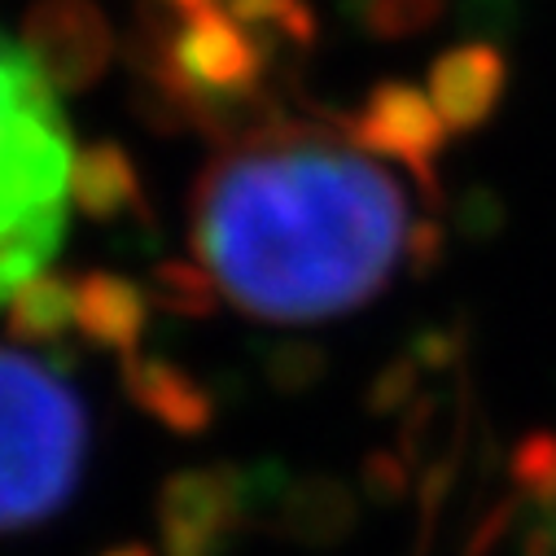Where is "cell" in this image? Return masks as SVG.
<instances>
[{"label": "cell", "instance_id": "obj_1", "mask_svg": "<svg viewBox=\"0 0 556 556\" xmlns=\"http://www.w3.org/2000/svg\"><path fill=\"white\" fill-rule=\"evenodd\" d=\"M333 123V118H329ZM329 123L267 114L193 185V250L219 294L271 325H316L377 299L407 263L403 185Z\"/></svg>", "mask_w": 556, "mask_h": 556}, {"label": "cell", "instance_id": "obj_2", "mask_svg": "<svg viewBox=\"0 0 556 556\" xmlns=\"http://www.w3.org/2000/svg\"><path fill=\"white\" fill-rule=\"evenodd\" d=\"M23 45L0 36V303L58 254L71 198V127Z\"/></svg>", "mask_w": 556, "mask_h": 556}, {"label": "cell", "instance_id": "obj_3", "mask_svg": "<svg viewBox=\"0 0 556 556\" xmlns=\"http://www.w3.org/2000/svg\"><path fill=\"white\" fill-rule=\"evenodd\" d=\"M88 412L58 368L0 346V534L53 517L84 469Z\"/></svg>", "mask_w": 556, "mask_h": 556}, {"label": "cell", "instance_id": "obj_4", "mask_svg": "<svg viewBox=\"0 0 556 556\" xmlns=\"http://www.w3.org/2000/svg\"><path fill=\"white\" fill-rule=\"evenodd\" d=\"M245 526H254L250 469L237 465L180 469L159 491L163 556H224Z\"/></svg>", "mask_w": 556, "mask_h": 556}, {"label": "cell", "instance_id": "obj_5", "mask_svg": "<svg viewBox=\"0 0 556 556\" xmlns=\"http://www.w3.org/2000/svg\"><path fill=\"white\" fill-rule=\"evenodd\" d=\"M342 127L372 159L399 163L430 206L439 202V154L447 146V123L439 118L426 92H416L412 84H399V79H386L364 97L355 118H342Z\"/></svg>", "mask_w": 556, "mask_h": 556}, {"label": "cell", "instance_id": "obj_6", "mask_svg": "<svg viewBox=\"0 0 556 556\" xmlns=\"http://www.w3.org/2000/svg\"><path fill=\"white\" fill-rule=\"evenodd\" d=\"M23 49L58 92H84L105 75L114 31L92 0H36L23 18Z\"/></svg>", "mask_w": 556, "mask_h": 556}, {"label": "cell", "instance_id": "obj_7", "mask_svg": "<svg viewBox=\"0 0 556 556\" xmlns=\"http://www.w3.org/2000/svg\"><path fill=\"white\" fill-rule=\"evenodd\" d=\"M258 526L299 547H333L359 526V495L329 473H290Z\"/></svg>", "mask_w": 556, "mask_h": 556}, {"label": "cell", "instance_id": "obj_8", "mask_svg": "<svg viewBox=\"0 0 556 556\" xmlns=\"http://www.w3.org/2000/svg\"><path fill=\"white\" fill-rule=\"evenodd\" d=\"M508 88V62L495 45H456L430 66V101L447 131H478Z\"/></svg>", "mask_w": 556, "mask_h": 556}, {"label": "cell", "instance_id": "obj_9", "mask_svg": "<svg viewBox=\"0 0 556 556\" xmlns=\"http://www.w3.org/2000/svg\"><path fill=\"white\" fill-rule=\"evenodd\" d=\"M123 390L136 407L146 416H154L159 426H167L172 434L198 439L215 421L211 390L189 368H180L163 355H141V351L123 355Z\"/></svg>", "mask_w": 556, "mask_h": 556}, {"label": "cell", "instance_id": "obj_10", "mask_svg": "<svg viewBox=\"0 0 556 556\" xmlns=\"http://www.w3.org/2000/svg\"><path fill=\"white\" fill-rule=\"evenodd\" d=\"M150 320V294L114 271H88L79 276V312L75 325L88 342L131 355Z\"/></svg>", "mask_w": 556, "mask_h": 556}, {"label": "cell", "instance_id": "obj_11", "mask_svg": "<svg viewBox=\"0 0 556 556\" xmlns=\"http://www.w3.org/2000/svg\"><path fill=\"white\" fill-rule=\"evenodd\" d=\"M71 202L97 224L146 215V193H141V180H136V167H131L127 150L101 141V146H88L84 154H75Z\"/></svg>", "mask_w": 556, "mask_h": 556}, {"label": "cell", "instance_id": "obj_12", "mask_svg": "<svg viewBox=\"0 0 556 556\" xmlns=\"http://www.w3.org/2000/svg\"><path fill=\"white\" fill-rule=\"evenodd\" d=\"M79 312V281L62 271H40L10 299V333L18 342H58Z\"/></svg>", "mask_w": 556, "mask_h": 556}, {"label": "cell", "instance_id": "obj_13", "mask_svg": "<svg viewBox=\"0 0 556 556\" xmlns=\"http://www.w3.org/2000/svg\"><path fill=\"white\" fill-rule=\"evenodd\" d=\"M150 299L163 312H176V316H189V320H206L219 307V286H215V276L206 267H198V263L163 258L150 271Z\"/></svg>", "mask_w": 556, "mask_h": 556}, {"label": "cell", "instance_id": "obj_14", "mask_svg": "<svg viewBox=\"0 0 556 556\" xmlns=\"http://www.w3.org/2000/svg\"><path fill=\"white\" fill-rule=\"evenodd\" d=\"M228 14L258 36V45L281 40V45H312L316 18L307 0H228Z\"/></svg>", "mask_w": 556, "mask_h": 556}, {"label": "cell", "instance_id": "obj_15", "mask_svg": "<svg viewBox=\"0 0 556 556\" xmlns=\"http://www.w3.org/2000/svg\"><path fill=\"white\" fill-rule=\"evenodd\" d=\"M508 482L534 508L556 500V430H530L517 439L508 456Z\"/></svg>", "mask_w": 556, "mask_h": 556}, {"label": "cell", "instance_id": "obj_16", "mask_svg": "<svg viewBox=\"0 0 556 556\" xmlns=\"http://www.w3.org/2000/svg\"><path fill=\"white\" fill-rule=\"evenodd\" d=\"M263 381L281 394H303L329 372V355L316 342H267L258 351Z\"/></svg>", "mask_w": 556, "mask_h": 556}, {"label": "cell", "instance_id": "obj_17", "mask_svg": "<svg viewBox=\"0 0 556 556\" xmlns=\"http://www.w3.org/2000/svg\"><path fill=\"white\" fill-rule=\"evenodd\" d=\"M443 18V0H364L359 23L377 40H407L421 36Z\"/></svg>", "mask_w": 556, "mask_h": 556}, {"label": "cell", "instance_id": "obj_18", "mask_svg": "<svg viewBox=\"0 0 556 556\" xmlns=\"http://www.w3.org/2000/svg\"><path fill=\"white\" fill-rule=\"evenodd\" d=\"M421 364H416V355H394L372 381H368V394H364V407L372 416H403L412 403H416V381H421Z\"/></svg>", "mask_w": 556, "mask_h": 556}, {"label": "cell", "instance_id": "obj_19", "mask_svg": "<svg viewBox=\"0 0 556 556\" xmlns=\"http://www.w3.org/2000/svg\"><path fill=\"white\" fill-rule=\"evenodd\" d=\"M359 482H364V495H368L372 504L390 508V504L407 500V491L416 486V469H412L394 447H386V452L364 456V465H359Z\"/></svg>", "mask_w": 556, "mask_h": 556}, {"label": "cell", "instance_id": "obj_20", "mask_svg": "<svg viewBox=\"0 0 556 556\" xmlns=\"http://www.w3.org/2000/svg\"><path fill=\"white\" fill-rule=\"evenodd\" d=\"M469 351V329L465 320H452V325H430L412 338V355L426 372H452Z\"/></svg>", "mask_w": 556, "mask_h": 556}, {"label": "cell", "instance_id": "obj_21", "mask_svg": "<svg viewBox=\"0 0 556 556\" xmlns=\"http://www.w3.org/2000/svg\"><path fill=\"white\" fill-rule=\"evenodd\" d=\"M443 250H447V232L434 219H416L407 232V263L403 267L412 276H430L443 263Z\"/></svg>", "mask_w": 556, "mask_h": 556}, {"label": "cell", "instance_id": "obj_22", "mask_svg": "<svg viewBox=\"0 0 556 556\" xmlns=\"http://www.w3.org/2000/svg\"><path fill=\"white\" fill-rule=\"evenodd\" d=\"M159 5H167V10H180V14H189V10H206V5H215V0H159Z\"/></svg>", "mask_w": 556, "mask_h": 556}, {"label": "cell", "instance_id": "obj_23", "mask_svg": "<svg viewBox=\"0 0 556 556\" xmlns=\"http://www.w3.org/2000/svg\"><path fill=\"white\" fill-rule=\"evenodd\" d=\"M105 556H154L146 543H123V547H110Z\"/></svg>", "mask_w": 556, "mask_h": 556}]
</instances>
